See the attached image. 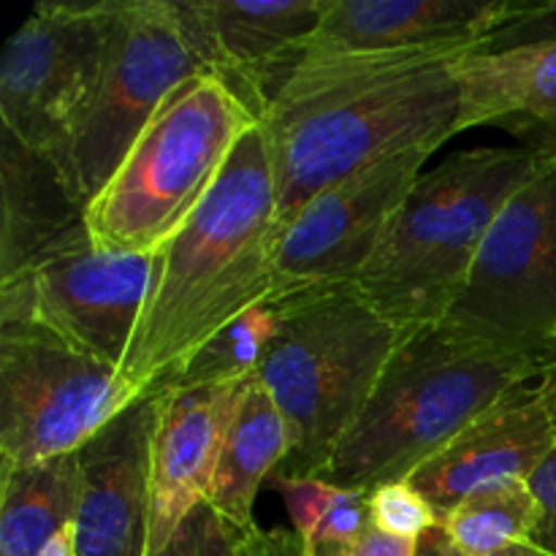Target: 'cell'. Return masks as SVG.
<instances>
[{"label":"cell","mask_w":556,"mask_h":556,"mask_svg":"<svg viewBox=\"0 0 556 556\" xmlns=\"http://www.w3.org/2000/svg\"><path fill=\"white\" fill-rule=\"evenodd\" d=\"M253 378L172 386L155 396L147 556L166 546L179 525L206 503L223 440Z\"/></svg>","instance_id":"5bb4252c"},{"label":"cell","mask_w":556,"mask_h":556,"mask_svg":"<svg viewBox=\"0 0 556 556\" xmlns=\"http://www.w3.org/2000/svg\"><path fill=\"white\" fill-rule=\"evenodd\" d=\"M155 396H144L76 451V556H147Z\"/></svg>","instance_id":"9a60e30c"},{"label":"cell","mask_w":556,"mask_h":556,"mask_svg":"<svg viewBox=\"0 0 556 556\" xmlns=\"http://www.w3.org/2000/svg\"><path fill=\"white\" fill-rule=\"evenodd\" d=\"M291 429L258 378L250 380L223 440L206 503L231 530H253L258 489L291 456Z\"/></svg>","instance_id":"ffe728a7"},{"label":"cell","mask_w":556,"mask_h":556,"mask_svg":"<svg viewBox=\"0 0 556 556\" xmlns=\"http://www.w3.org/2000/svg\"><path fill=\"white\" fill-rule=\"evenodd\" d=\"M201 74L210 71L195 58L172 0H112L98 79L54 157L87 206L168 96Z\"/></svg>","instance_id":"ba28073f"},{"label":"cell","mask_w":556,"mask_h":556,"mask_svg":"<svg viewBox=\"0 0 556 556\" xmlns=\"http://www.w3.org/2000/svg\"><path fill=\"white\" fill-rule=\"evenodd\" d=\"M79 508L76 454L38 465H0V556H38Z\"/></svg>","instance_id":"44dd1931"},{"label":"cell","mask_w":556,"mask_h":556,"mask_svg":"<svg viewBox=\"0 0 556 556\" xmlns=\"http://www.w3.org/2000/svg\"><path fill=\"white\" fill-rule=\"evenodd\" d=\"M465 130L500 125L521 147L548 157L556 152V43L467 52L456 65Z\"/></svg>","instance_id":"d6986e66"},{"label":"cell","mask_w":556,"mask_h":556,"mask_svg":"<svg viewBox=\"0 0 556 556\" xmlns=\"http://www.w3.org/2000/svg\"><path fill=\"white\" fill-rule=\"evenodd\" d=\"M369 527H372V519H369V492L340 489L329 514L324 516V521L313 532V538H307L304 543L307 546L353 548Z\"/></svg>","instance_id":"484cf974"},{"label":"cell","mask_w":556,"mask_h":556,"mask_svg":"<svg viewBox=\"0 0 556 556\" xmlns=\"http://www.w3.org/2000/svg\"><path fill=\"white\" fill-rule=\"evenodd\" d=\"M556 445V405L541 383L483 413L407 481L445 516L472 492L503 481H532Z\"/></svg>","instance_id":"2e32d148"},{"label":"cell","mask_w":556,"mask_h":556,"mask_svg":"<svg viewBox=\"0 0 556 556\" xmlns=\"http://www.w3.org/2000/svg\"><path fill=\"white\" fill-rule=\"evenodd\" d=\"M291 299L293 293L280 291L244 309L239 318H233L226 329L217 331L210 342L199 348V353L179 369L172 386H204L253 378L269 348L280 337Z\"/></svg>","instance_id":"603a6c76"},{"label":"cell","mask_w":556,"mask_h":556,"mask_svg":"<svg viewBox=\"0 0 556 556\" xmlns=\"http://www.w3.org/2000/svg\"><path fill=\"white\" fill-rule=\"evenodd\" d=\"M407 331L353 286L293 293L261 380L291 429V456L271 478H315L362 416Z\"/></svg>","instance_id":"5b68a950"},{"label":"cell","mask_w":556,"mask_h":556,"mask_svg":"<svg viewBox=\"0 0 556 556\" xmlns=\"http://www.w3.org/2000/svg\"><path fill=\"white\" fill-rule=\"evenodd\" d=\"M443 326L556 375V152L494 217Z\"/></svg>","instance_id":"52a82bcc"},{"label":"cell","mask_w":556,"mask_h":556,"mask_svg":"<svg viewBox=\"0 0 556 556\" xmlns=\"http://www.w3.org/2000/svg\"><path fill=\"white\" fill-rule=\"evenodd\" d=\"M237 538V530H231L210 503H201L166 546L150 556H239Z\"/></svg>","instance_id":"d4e9b609"},{"label":"cell","mask_w":556,"mask_h":556,"mask_svg":"<svg viewBox=\"0 0 556 556\" xmlns=\"http://www.w3.org/2000/svg\"><path fill=\"white\" fill-rule=\"evenodd\" d=\"M144 391L36 326H0V465L71 456Z\"/></svg>","instance_id":"9c48e42d"},{"label":"cell","mask_w":556,"mask_h":556,"mask_svg":"<svg viewBox=\"0 0 556 556\" xmlns=\"http://www.w3.org/2000/svg\"><path fill=\"white\" fill-rule=\"evenodd\" d=\"M543 505L530 481H503L462 500L443 519L451 548L462 556H489L535 541Z\"/></svg>","instance_id":"7402d4cb"},{"label":"cell","mask_w":556,"mask_h":556,"mask_svg":"<svg viewBox=\"0 0 556 556\" xmlns=\"http://www.w3.org/2000/svg\"><path fill=\"white\" fill-rule=\"evenodd\" d=\"M239 556H307V546L293 530H261L258 525L248 532H237Z\"/></svg>","instance_id":"f1b7e54d"},{"label":"cell","mask_w":556,"mask_h":556,"mask_svg":"<svg viewBox=\"0 0 556 556\" xmlns=\"http://www.w3.org/2000/svg\"><path fill=\"white\" fill-rule=\"evenodd\" d=\"M541 386L548 391V396H552L554 405H556V375H552V378H546V380H541Z\"/></svg>","instance_id":"e575fe53"},{"label":"cell","mask_w":556,"mask_h":556,"mask_svg":"<svg viewBox=\"0 0 556 556\" xmlns=\"http://www.w3.org/2000/svg\"><path fill=\"white\" fill-rule=\"evenodd\" d=\"M87 228V201L58 161L0 128V286Z\"/></svg>","instance_id":"ac0fdd59"},{"label":"cell","mask_w":556,"mask_h":556,"mask_svg":"<svg viewBox=\"0 0 556 556\" xmlns=\"http://www.w3.org/2000/svg\"><path fill=\"white\" fill-rule=\"evenodd\" d=\"M532 43H556V0H532L525 14L492 33L478 52H503Z\"/></svg>","instance_id":"83f0119b"},{"label":"cell","mask_w":556,"mask_h":556,"mask_svg":"<svg viewBox=\"0 0 556 556\" xmlns=\"http://www.w3.org/2000/svg\"><path fill=\"white\" fill-rule=\"evenodd\" d=\"M195 58L258 114L277 71L318 30L329 0H172Z\"/></svg>","instance_id":"e0dca14e"},{"label":"cell","mask_w":556,"mask_h":556,"mask_svg":"<svg viewBox=\"0 0 556 556\" xmlns=\"http://www.w3.org/2000/svg\"><path fill=\"white\" fill-rule=\"evenodd\" d=\"M530 486L543 505V521L535 535V543L556 554V445L552 454H548V459L541 465V470L532 476Z\"/></svg>","instance_id":"f546056e"},{"label":"cell","mask_w":556,"mask_h":556,"mask_svg":"<svg viewBox=\"0 0 556 556\" xmlns=\"http://www.w3.org/2000/svg\"><path fill=\"white\" fill-rule=\"evenodd\" d=\"M38 556H76L74 527H68V530L58 532V535H54L52 541H49L47 546L41 548V554H38Z\"/></svg>","instance_id":"d6a6232c"},{"label":"cell","mask_w":556,"mask_h":556,"mask_svg":"<svg viewBox=\"0 0 556 556\" xmlns=\"http://www.w3.org/2000/svg\"><path fill=\"white\" fill-rule=\"evenodd\" d=\"M369 519L380 532L405 541H418L429 530L440 527L438 514L410 481L383 483L369 492Z\"/></svg>","instance_id":"cb8c5ba5"},{"label":"cell","mask_w":556,"mask_h":556,"mask_svg":"<svg viewBox=\"0 0 556 556\" xmlns=\"http://www.w3.org/2000/svg\"><path fill=\"white\" fill-rule=\"evenodd\" d=\"M271 483L286 497L293 532L302 541L313 538V532L318 530V525L334 505L337 494H340V489L320 481V478H271Z\"/></svg>","instance_id":"4316f807"},{"label":"cell","mask_w":556,"mask_h":556,"mask_svg":"<svg viewBox=\"0 0 556 556\" xmlns=\"http://www.w3.org/2000/svg\"><path fill=\"white\" fill-rule=\"evenodd\" d=\"M541 380L546 372L538 364L443 324L407 331L362 416L315 478L358 492L405 481L483 413Z\"/></svg>","instance_id":"3957f363"},{"label":"cell","mask_w":556,"mask_h":556,"mask_svg":"<svg viewBox=\"0 0 556 556\" xmlns=\"http://www.w3.org/2000/svg\"><path fill=\"white\" fill-rule=\"evenodd\" d=\"M476 47L296 60L264 90L280 228L307 201L389 155L465 134L456 65Z\"/></svg>","instance_id":"6da1fadb"},{"label":"cell","mask_w":556,"mask_h":556,"mask_svg":"<svg viewBox=\"0 0 556 556\" xmlns=\"http://www.w3.org/2000/svg\"><path fill=\"white\" fill-rule=\"evenodd\" d=\"M438 150L424 144L369 163L307 201L277 237L271 271L280 291L353 286Z\"/></svg>","instance_id":"7c38bea8"},{"label":"cell","mask_w":556,"mask_h":556,"mask_svg":"<svg viewBox=\"0 0 556 556\" xmlns=\"http://www.w3.org/2000/svg\"><path fill=\"white\" fill-rule=\"evenodd\" d=\"M451 556H462V554H456L454 548H451ZM489 556H556V554L548 552V548L538 546L535 541H530V543H519V546H510L505 548V552L489 554Z\"/></svg>","instance_id":"836d02e7"},{"label":"cell","mask_w":556,"mask_h":556,"mask_svg":"<svg viewBox=\"0 0 556 556\" xmlns=\"http://www.w3.org/2000/svg\"><path fill=\"white\" fill-rule=\"evenodd\" d=\"M253 125L258 114L220 76L201 74L177 87L87 206L92 242L157 253L210 195Z\"/></svg>","instance_id":"8992f818"},{"label":"cell","mask_w":556,"mask_h":556,"mask_svg":"<svg viewBox=\"0 0 556 556\" xmlns=\"http://www.w3.org/2000/svg\"><path fill=\"white\" fill-rule=\"evenodd\" d=\"M541 157L476 147L424 172L353 288L402 331L443 324L483 239Z\"/></svg>","instance_id":"277c9868"},{"label":"cell","mask_w":556,"mask_h":556,"mask_svg":"<svg viewBox=\"0 0 556 556\" xmlns=\"http://www.w3.org/2000/svg\"><path fill=\"white\" fill-rule=\"evenodd\" d=\"M530 5L532 0H329L318 30L286 65L438 47L481 49Z\"/></svg>","instance_id":"4fadbf2b"},{"label":"cell","mask_w":556,"mask_h":556,"mask_svg":"<svg viewBox=\"0 0 556 556\" xmlns=\"http://www.w3.org/2000/svg\"><path fill=\"white\" fill-rule=\"evenodd\" d=\"M280 210L264 128L253 125L190 220L157 250L125 378L144 396L172 386L204 342L253 304L280 293L271 271Z\"/></svg>","instance_id":"7a4b0ae2"},{"label":"cell","mask_w":556,"mask_h":556,"mask_svg":"<svg viewBox=\"0 0 556 556\" xmlns=\"http://www.w3.org/2000/svg\"><path fill=\"white\" fill-rule=\"evenodd\" d=\"M418 541H405V538H394L389 532H380L378 527H369L356 546L351 548L348 556H416Z\"/></svg>","instance_id":"4dcf8cb0"},{"label":"cell","mask_w":556,"mask_h":556,"mask_svg":"<svg viewBox=\"0 0 556 556\" xmlns=\"http://www.w3.org/2000/svg\"><path fill=\"white\" fill-rule=\"evenodd\" d=\"M109 16L112 0H41L5 43L0 60L3 128L52 161L98 79Z\"/></svg>","instance_id":"8fae6325"},{"label":"cell","mask_w":556,"mask_h":556,"mask_svg":"<svg viewBox=\"0 0 556 556\" xmlns=\"http://www.w3.org/2000/svg\"><path fill=\"white\" fill-rule=\"evenodd\" d=\"M416 556H451V543L445 538L443 527H434L427 535L418 538V554Z\"/></svg>","instance_id":"1f68e13d"},{"label":"cell","mask_w":556,"mask_h":556,"mask_svg":"<svg viewBox=\"0 0 556 556\" xmlns=\"http://www.w3.org/2000/svg\"><path fill=\"white\" fill-rule=\"evenodd\" d=\"M157 253L103 250L81 228L0 286V326H36L123 369L155 277Z\"/></svg>","instance_id":"30bf717a"}]
</instances>
